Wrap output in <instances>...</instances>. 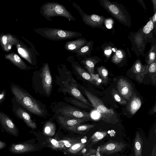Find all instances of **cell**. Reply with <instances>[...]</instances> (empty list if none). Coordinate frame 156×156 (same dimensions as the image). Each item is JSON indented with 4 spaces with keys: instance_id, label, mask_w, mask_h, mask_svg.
<instances>
[{
    "instance_id": "6da1fadb",
    "label": "cell",
    "mask_w": 156,
    "mask_h": 156,
    "mask_svg": "<svg viewBox=\"0 0 156 156\" xmlns=\"http://www.w3.org/2000/svg\"><path fill=\"white\" fill-rule=\"evenodd\" d=\"M10 89L16 101L25 109L37 115L43 114L44 111L37 101L25 90L13 83L11 84Z\"/></svg>"
},
{
    "instance_id": "7a4b0ae2",
    "label": "cell",
    "mask_w": 156,
    "mask_h": 156,
    "mask_svg": "<svg viewBox=\"0 0 156 156\" xmlns=\"http://www.w3.org/2000/svg\"><path fill=\"white\" fill-rule=\"evenodd\" d=\"M84 92L93 107L101 115V120L107 123H115L118 121L117 114L112 109L107 108L99 98L91 92L86 90Z\"/></svg>"
},
{
    "instance_id": "3957f363",
    "label": "cell",
    "mask_w": 156,
    "mask_h": 156,
    "mask_svg": "<svg viewBox=\"0 0 156 156\" xmlns=\"http://www.w3.org/2000/svg\"><path fill=\"white\" fill-rule=\"evenodd\" d=\"M41 15L49 21L51 17L61 16L65 17L69 21L75 20V19L63 5L56 2H48L44 3L40 9Z\"/></svg>"
},
{
    "instance_id": "277c9868",
    "label": "cell",
    "mask_w": 156,
    "mask_h": 156,
    "mask_svg": "<svg viewBox=\"0 0 156 156\" xmlns=\"http://www.w3.org/2000/svg\"><path fill=\"white\" fill-rule=\"evenodd\" d=\"M35 31L46 38L54 41L65 40L82 36L80 32L61 29L38 28L35 29Z\"/></svg>"
},
{
    "instance_id": "5b68a950",
    "label": "cell",
    "mask_w": 156,
    "mask_h": 156,
    "mask_svg": "<svg viewBox=\"0 0 156 156\" xmlns=\"http://www.w3.org/2000/svg\"><path fill=\"white\" fill-rule=\"evenodd\" d=\"M101 5L110 14L125 26L131 25L130 17L127 11L122 5L108 0L100 1Z\"/></svg>"
},
{
    "instance_id": "8992f818",
    "label": "cell",
    "mask_w": 156,
    "mask_h": 156,
    "mask_svg": "<svg viewBox=\"0 0 156 156\" xmlns=\"http://www.w3.org/2000/svg\"><path fill=\"white\" fill-rule=\"evenodd\" d=\"M64 83L65 87L64 90L65 92H66L84 104L93 107L77 88L76 82L74 79L69 77Z\"/></svg>"
},
{
    "instance_id": "52a82bcc",
    "label": "cell",
    "mask_w": 156,
    "mask_h": 156,
    "mask_svg": "<svg viewBox=\"0 0 156 156\" xmlns=\"http://www.w3.org/2000/svg\"><path fill=\"white\" fill-rule=\"evenodd\" d=\"M12 110L16 116L23 120L29 126L34 128L35 123L32 120L29 114L21 105L18 103L14 97L12 99Z\"/></svg>"
},
{
    "instance_id": "ba28073f",
    "label": "cell",
    "mask_w": 156,
    "mask_h": 156,
    "mask_svg": "<svg viewBox=\"0 0 156 156\" xmlns=\"http://www.w3.org/2000/svg\"><path fill=\"white\" fill-rule=\"evenodd\" d=\"M62 115L73 118L90 119V113L73 107L66 106L57 111Z\"/></svg>"
},
{
    "instance_id": "9c48e42d",
    "label": "cell",
    "mask_w": 156,
    "mask_h": 156,
    "mask_svg": "<svg viewBox=\"0 0 156 156\" xmlns=\"http://www.w3.org/2000/svg\"><path fill=\"white\" fill-rule=\"evenodd\" d=\"M40 75L43 88L45 94L48 96L51 90L52 79L48 63H46L44 65Z\"/></svg>"
},
{
    "instance_id": "30bf717a",
    "label": "cell",
    "mask_w": 156,
    "mask_h": 156,
    "mask_svg": "<svg viewBox=\"0 0 156 156\" xmlns=\"http://www.w3.org/2000/svg\"><path fill=\"white\" fill-rule=\"evenodd\" d=\"M134 78V80L140 83H141L145 75L147 73V66L144 65L139 59L136 60L129 69Z\"/></svg>"
},
{
    "instance_id": "8fae6325",
    "label": "cell",
    "mask_w": 156,
    "mask_h": 156,
    "mask_svg": "<svg viewBox=\"0 0 156 156\" xmlns=\"http://www.w3.org/2000/svg\"><path fill=\"white\" fill-rule=\"evenodd\" d=\"M76 9L79 11L82 20L85 24L92 27H100L102 26L105 20L104 17L94 14H87L82 10Z\"/></svg>"
},
{
    "instance_id": "7c38bea8",
    "label": "cell",
    "mask_w": 156,
    "mask_h": 156,
    "mask_svg": "<svg viewBox=\"0 0 156 156\" xmlns=\"http://www.w3.org/2000/svg\"><path fill=\"white\" fill-rule=\"evenodd\" d=\"M0 124L7 132L17 136L19 131L10 117L6 114L0 111Z\"/></svg>"
},
{
    "instance_id": "4fadbf2b",
    "label": "cell",
    "mask_w": 156,
    "mask_h": 156,
    "mask_svg": "<svg viewBox=\"0 0 156 156\" xmlns=\"http://www.w3.org/2000/svg\"><path fill=\"white\" fill-rule=\"evenodd\" d=\"M117 88L118 93L125 100L130 99L133 92L131 84L126 80L121 78L118 81Z\"/></svg>"
},
{
    "instance_id": "5bb4252c",
    "label": "cell",
    "mask_w": 156,
    "mask_h": 156,
    "mask_svg": "<svg viewBox=\"0 0 156 156\" xmlns=\"http://www.w3.org/2000/svg\"><path fill=\"white\" fill-rule=\"evenodd\" d=\"M88 42L85 39L80 38L75 40L67 42L64 47L66 50L74 53Z\"/></svg>"
},
{
    "instance_id": "9a60e30c",
    "label": "cell",
    "mask_w": 156,
    "mask_h": 156,
    "mask_svg": "<svg viewBox=\"0 0 156 156\" xmlns=\"http://www.w3.org/2000/svg\"><path fill=\"white\" fill-rule=\"evenodd\" d=\"M142 105L140 98L137 96H133L130 99L127 109L131 115H134L140 109Z\"/></svg>"
},
{
    "instance_id": "2e32d148",
    "label": "cell",
    "mask_w": 156,
    "mask_h": 156,
    "mask_svg": "<svg viewBox=\"0 0 156 156\" xmlns=\"http://www.w3.org/2000/svg\"><path fill=\"white\" fill-rule=\"evenodd\" d=\"M6 59L10 60L13 64L23 70H27L30 69L17 54L10 53L5 56Z\"/></svg>"
},
{
    "instance_id": "e0dca14e",
    "label": "cell",
    "mask_w": 156,
    "mask_h": 156,
    "mask_svg": "<svg viewBox=\"0 0 156 156\" xmlns=\"http://www.w3.org/2000/svg\"><path fill=\"white\" fill-rule=\"evenodd\" d=\"M1 41L2 46L6 51L9 50L12 45L17 42L14 37L9 34L3 35L1 37Z\"/></svg>"
},
{
    "instance_id": "ac0fdd59",
    "label": "cell",
    "mask_w": 156,
    "mask_h": 156,
    "mask_svg": "<svg viewBox=\"0 0 156 156\" xmlns=\"http://www.w3.org/2000/svg\"><path fill=\"white\" fill-rule=\"evenodd\" d=\"M59 121L64 125L73 126L85 121H88L90 119L72 118H70L67 117L59 116L58 117Z\"/></svg>"
},
{
    "instance_id": "d6986e66",
    "label": "cell",
    "mask_w": 156,
    "mask_h": 156,
    "mask_svg": "<svg viewBox=\"0 0 156 156\" xmlns=\"http://www.w3.org/2000/svg\"><path fill=\"white\" fill-rule=\"evenodd\" d=\"M94 57H87L80 61L84 65L90 74H94V66L98 62L97 59Z\"/></svg>"
},
{
    "instance_id": "ffe728a7",
    "label": "cell",
    "mask_w": 156,
    "mask_h": 156,
    "mask_svg": "<svg viewBox=\"0 0 156 156\" xmlns=\"http://www.w3.org/2000/svg\"><path fill=\"white\" fill-rule=\"evenodd\" d=\"M93 43L90 41L74 53L76 54L75 56L78 57H84L88 55L92 49Z\"/></svg>"
},
{
    "instance_id": "44dd1931",
    "label": "cell",
    "mask_w": 156,
    "mask_h": 156,
    "mask_svg": "<svg viewBox=\"0 0 156 156\" xmlns=\"http://www.w3.org/2000/svg\"><path fill=\"white\" fill-rule=\"evenodd\" d=\"M10 151L14 153H23L30 150V146L24 144H12L9 148Z\"/></svg>"
},
{
    "instance_id": "7402d4cb",
    "label": "cell",
    "mask_w": 156,
    "mask_h": 156,
    "mask_svg": "<svg viewBox=\"0 0 156 156\" xmlns=\"http://www.w3.org/2000/svg\"><path fill=\"white\" fill-rule=\"evenodd\" d=\"M73 66L75 70L82 78L91 83L96 85L95 80L90 74L79 66L76 64H74Z\"/></svg>"
},
{
    "instance_id": "603a6c76",
    "label": "cell",
    "mask_w": 156,
    "mask_h": 156,
    "mask_svg": "<svg viewBox=\"0 0 156 156\" xmlns=\"http://www.w3.org/2000/svg\"><path fill=\"white\" fill-rule=\"evenodd\" d=\"M17 47L18 52L21 56L26 59L30 64H32L33 56L30 51L26 48L21 47L19 44H18Z\"/></svg>"
},
{
    "instance_id": "cb8c5ba5",
    "label": "cell",
    "mask_w": 156,
    "mask_h": 156,
    "mask_svg": "<svg viewBox=\"0 0 156 156\" xmlns=\"http://www.w3.org/2000/svg\"><path fill=\"white\" fill-rule=\"evenodd\" d=\"M150 77L153 83L156 84V61L147 65V73Z\"/></svg>"
},
{
    "instance_id": "d4e9b609",
    "label": "cell",
    "mask_w": 156,
    "mask_h": 156,
    "mask_svg": "<svg viewBox=\"0 0 156 156\" xmlns=\"http://www.w3.org/2000/svg\"><path fill=\"white\" fill-rule=\"evenodd\" d=\"M98 75L102 80L103 83H107L108 80V72L107 70L104 66L98 67L97 69Z\"/></svg>"
},
{
    "instance_id": "484cf974",
    "label": "cell",
    "mask_w": 156,
    "mask_h": 156,
    "mask_svg": "<svg viewBox=\"0 0 156 156\" xmlns=\"http://www.w3.org/2000/svg\"><path fill=\"white\" fill-rule=\"evenodd\" d=\"M111 94L115 101L119 104L125 105L127 103V101L124 99L115 89H112Z\"/></svg>"
},
{
    "instance_id": "4316f807",
    "label": "cell",
    "mask_w": 156,
    "mask_h": 156,
    "mask_svg": "<svg viewBox=\"0 0 156 156\" xmlns=\"http://www.w3.org/2000/svg\"><path fill=\"white\" fill-rule=\"evenodd\" d=\"M124 52L121 50H117L112 57V61L115 64H118L124 58Z\"/></svg>"
},
{
    "instance_id": "83f0119b",
    "label": "cell",
    "mask_w": 156,
    "mask_h": 156,
    "mask_svg": "<svg viewBox=\"0 0 156 156\" xmlns=\"http://www.w3.org/2000/svg\"><path fill=\"white\" fill-rule=\"evenodd\" d=\"M136 137L134 144V149L136 156H141L142 153L141 141L140 137Z\"/></svg>"
},
{
    "instance_id": "f1b7e54d",
    "label": "cell",
    "mask_w": 156,
    "mask_h": 156,
    "mask_svg": "<svg viewBox=\"0 0 156 156\" xmlns=\"http://www.w3.org/2000/svg\"><path fill=\"white\" fill-rule=\"evenodd\" d=\"M155 53L156 45H155L152 47L149 51L147 61L148 65H149L156 61Z\"/></svg>"
},
{
    "instance_id": "f546056e",
    "label": "cell",
    "mask_w": 156,
    "mask_h": 156,
    "mask_svg": "<svg viewBox=\"0 0 156 156\" xmlns=\"http://www.w3.org/2000/svg\"><path fill=\"white\" fill-rule=\"evenodd\" d=\"M118 146L117 144L111 143L106 144L102 147H101V151L109 152L112 151H117V147Z\"/></svg>"
},
{
    "instance_id": "4dcf8cb0",
    "label": "cell",
    "mask_w": 156,
    "mask_h": 156,
    "mask_svg": "<svg viewBox=\"0 0 156 156\" xmlns=\"http://www.w3.org/2000/svg\"><path fill=\"white\" fill-rule=\"evenodd\" d=\"M154 27L152 19H150L143 27V31L145 34H148L153 29Z\"/></svg>"
},
{
    "instance_id": "1f68e13d",
    "label": "cell",
    "mask_w": 156,
    "mask_h": 156,
    "mask_svg": "<svg viewBox=\"0 0 156 156\" xmlns=\"http://www.w3.org/2000/svg\"><path fill=\"white\" fill-rule=\"evenodd\" d=\"M90 115V118L94 120H99L102 119L101 115L95 109L92 111Z\"/></svg>"
},
{
    "instance_id": "d6a6232c",
    "label": "cell",
    "mask_w": 156,
    "mask_h": 156,
    "mask_svg": "<svg viewBox=\"0 0 156 156\" xmlns=\"http://www.w3.org/2000/svg\"><path fill=\"white\" fill-rule=\"evenodd\" d=\"M106 134V132H97L94 134L96 140H99L102 139Z\"/></svg>"
},
{
    "instance_id": "836d02e7",
    "label": "cell",
    "mask_w": 156,
    "mask_h": 156,
    "mask_svg": "<svg viewBox=\"0 0 156 156\" xmlns=\"http://www.w3.org/2000/svg\"><path fill=\"white\" fill-rule=\"evenodd\" d=\"M95 82L96 85H99L103 83L102 80L99 77L98 74H90Z\"/></svg>"
},
{
    "instance_id": "e575fe53",
    "label": "cell",
    "mask_w": 156,
    "mask_h": 156,
    "mask_svg": "<svg viewBox=\"0 0 156 156\" xmlns=\"http://www.w3.org/2000/svg\"><path fill=\"white\" fill-rule=\"evenodd\" d=\"M94 126V125H82L79 126L77 127L76 129L78 131H84L88 129V128L92 127Z\"/></svg>"
},
{
    "instance_id": "d590c367",
    "label": "cell",
    "mask_w": 156,
    "mask_h": 156,
    "mask_svg": "<svg viewBox=\"0 0 156 156\" xmlns=\"http://www.w3.org/2000/svg\"><path fill=\"white\" fill-rule=\"evenodd\" d=\"M6 92L5 90H0V105L5 99Z\"/></svg>"
},
{
    "instance_id": "8d00e7d4",
    "label": "cell",
    "mask_w": 156,
    "mask_h": 156,
    "mask_svg": "<svg viewBox=\"0 0 156 156\" xmlns=\"http://www.w3.org/2000/svg\"><path fill=\"white\" fill-rule=\"evenodd\" d=\"M104 22H105L107 28L109 29L112 28L113 22L112 19H107L105 20Z\"/></svg>"
},
{
    "instance_id": "74e56055",
    "label": "cell",
    "mask_w": 156,
    "mask_h": 156,
    "mask_svg": "<svg viewBox=\"0 0 156 156\" xmlns=\"http://www.w3.org/2000/svg\"><path fill=\"white\" fill-rule=\"evenodd\" d=\"M112 52V48L110 47H107L104 50V53L107 58L109 57Z\"/></svg>"
},
{
    "instance_id": "f35d334b",
    "label": "cell",
    "mask_w": 156,
    "mask_h": 156,
    "mask_svg": "<svg viewBox=\"0 0 156 156\" xmlns=\"http://www.w3.org/2000/svg\"><path fill=\"white\" fill-rule=\"evenodd\" d=\"M6 146V144L5 142L0 140V150L5 147Z\"/></svg>"
},
{
    "instance_id": "ab89813d",
    "label": "cell",
    "mask_w": 156,
    "mask_h": 156,
    "mask_svg": "<svg viewBox=\"0 0 156 156\" xmlns=\"http://www.w3.org/2000/svg\"><path fill=\"white\" fill-rule=\"evenodd\" d=\"M152 20L153 24H155L156 22V11L154 13L152 17Z\"/></svg>"
},
{
    "instance_id": "60d3db41",
    "label": "cell",
    "mask_w": 156,
    "mask_h": 156,
    "mask_svg": "<svg viewBox=\"0 0 156 156\" xmlns=\"http://www.w3.org/2000/svg\"><path fill=\"white\" fill-rule=\"evenodd\" d=\"M65 145L67 147H69L71 146V144L68 141L65 140L63 141Z\"/></svg>"
},
{
    "instance_id": "b9f144b4",
    "label": "cell",
    "mask_w": 156,
    "mask_h": 156,
    "mask_svg": "<svg viewBox=\"0 0 156 156\" xmlns=\"http://www.w3.org/2000/svg\"><path fill=\"white\" fill-rule=\"evenodd\" d=\"M80 147V145L78 144H76L73 145L72 147L73 150H75L78 148Z\"/></svg>"
},
{
    "instance_id": "7bdbcfd3",
    "label": "cell",
    "mask_w": 156,
    "mask_h": 156,
    "mask_svg": "<svg viewBox=\"0 0 156 156\" xmlns=\"http://www.w3.org/2000/svg\"><path fill=\"white\" fill-rule=\"evenodd\" d=\"M51 142L53 145H55L57 144H58V142L57 141L54 139H53L52 140H51Z\"/></svg>"
},
{
    "instance_id": "ee69618b",
    "label": "cell",
    "mask_w": 156,
    "mask_h": 156,
    "mask_svg": "<svg viewBox=\"0 0 156 156\" xmlns=\"http://www.w3.org/2000/svg\"><path fill=\"white\" fill-rule=\"evenodd\" d=\"M152 3L154 5V11H156V1L155 0H152Z\"/></svg>"
},
{
    "instance_id": "f6af8a7d",
    "label": "cell",
    "mask_w": 156,
    "mask_h": 156,
    "mask_svg": "<svg viewBox=\"0 0 156 156\" xmlns=\"http://www.w3.org/2000/svg\"><path fill=\"white\" fill-rule=\"evenodd\" d=\"M100 147H98V148L97 150V152L96 153V156H100V154L99 153L100 151Z\"/></svg>"
},
{
    "instance_id": "bcb514c9",
    "label": "cell",
    "mask_w": 156,
    "mask_h": 156,
    "mask_svg": "<svg viewBox=\"0 0 156 156\" xmlns=\"http://www.w3.org/2000/svg\"><path fill=\"white\" fill-rule=\"evenodd\" d=\"M81 142L82 143H84L86 142V140L84 139H81Z\"/></svg>"
},
{
    "instance_id": "7dc6e473",
    "label": "cell",
    "mask_w": 156,
    "mask_h": 156,
    "mask_svg": "<svg viewBox=\"0 0 156 156\" xmlns=\"http://www.w3.org/2000/svg\"><path fill=\"white\" fill-rule=\"evenodd\" d=\"M86 151V149H83L82 150V153H84V152H85Z\"/></svg>"
},
{
    "instance_id": "c3c4849f",
    "label": "cell",
    "mask_w": 156,
    "mask_h": 156,
    "mask_svg": "<svg viewBox=\"0 0 156 156\" xmlns=\"http://www.w3.org/2000/svg\"><path fill=\"white\" fill-rule=\"evenodd\" d=\"M90 156H96L95 155H91Z\"/></svg>"
}]
</instances>
